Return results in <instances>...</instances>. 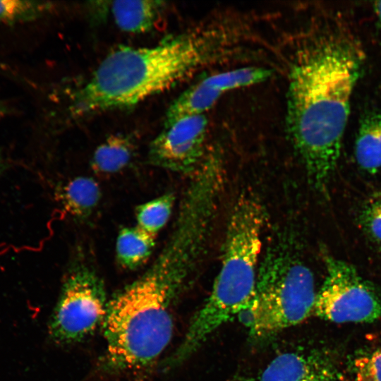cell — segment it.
Returning a JSON list of instances; mask_svg holds the SVG:
<instances>
[{
  "instance_id": "1",
  "label": "cell",
  "mask_w": 381,
  "mask_h": 381,
  "mask_svg": "<svg viewBox=\"0 0 381 381\" xmlns=\"http://www.w3.org/2000/svg\"><path fill=\"white\" fill-rule=\"evenodd\" d=\"M361 62L350 40L325 34L303 45L290 68L288 132L309 182L320 192L339 157Z\"/></svg>"
},
{
  "instance_id": "2",
  "label": "cell",
  "mask_w": 381,
  "mask_h": 381,
  "mask_svg": "<svg viewBox=\"0 0 381 381\" xmlns=\"http://www.w3.org/2000/svg\"><path fill=\"white\" fill-rule=\"evenodd\" d=\"M207 246L206 237L198 227L176 224L150 267L108 301L103 320L104 370L143 368L164 350L172 337L174 305Z\"/></svg>"
},
{
  "instance_id": "3",
  "label": "cell",
  "mask_w": 381,
  "mask_h": 381,
  "mask_svg": "<svg viewBox=\"0 0 381 381\" xmlns=\"http://www.w3.org/2000/svg\"><path fill=\"white\" fill-rule=\"evenodd\" d=\"M243 34L231 23H211L155 46L117 49L76 90L71 114L82 117L135 106L230 56L243 42Z\"/></svg>"
},
{
  "instance_id": "4",
  "label": "cell",
  "mask_w": 381,
  "mask_h": 381,
  "mask_svg": "<svg viewBox=\"0 0 381 381\" xmlns=\"http://www.w3.org/2000/svg\"><path fill=\"white\" fill-rule=\"evenodd\" d=\"M266 212L260 199L243 193L225 232L222 264L210 294L192 318L183 341L167 360L175 367L195 353L219 328L248 310L261 260Z\"/></svg>"
},
{
  "instance_id": "5",
  "label": "cell",
  "mask_w": 381,
  "mask_h": 381,
  "mask_svg": "<svg viewBox=\"0 0 381 381\" xmlns=\"http://www.w3.org/2000/svg\"><path fill=\"white\" fill-rule=\"evenodd\" d=\"M317 291L313 274L296 238L282 231L262 257L255 289L248 309L251 341L262 342L314 314Z\"/></svg>"
},
{
  "instance_id": "6",
  "label": "cell",
  "mask_w": 381,
  "mask_h": 381,
  "mask_svg": "<svg viewBox=\"0 0 381 381\" xmlns=\"http://www.w3.org/2000/svg\"><path fill=\"white\" fill-rule=\"evenodd\" d=\"M107 304L104 282L96 271L83 262L72 266L49 322L51 338L60 344L87 338L103 322Z\"/></svg>"
},
{
  "instance_id": "7",
  "label": "cell",
  "mask_w": 381,
  "mask_h": 381,
  "mask_svg": "<svg viewBox=\"0 0 381 381\" xmlns=\"http://www.w3.org/2000/svg\"><path fill=\"white\" fill-rule=\"evenodd\" d=\"M314 314L336 323L371 322L381 317V298L351 264L329 255Z\"/></svg>"
},
{
  "instance_id": "8",
  "label": "cell",
  "mask_w": 381,
  "mask_h": 381,
  "mask_svg": "<svg viewBox=\"0 0 381 381\" xmlns=\"http://www.w3.org/2000/svg\"><path fill=\"white\" fill-rule=\"evenodd\" d=\"M207 126L204 114L185 116L164 126L150 144L148 162L171 171L194 174L207 155Z\"/></svg>"
},
{
  "instance_id": "9",
  "label": "cell",
  "mask_w": 381,
  "mask_h": 381,
  "mask_svg": "<svg viewBox=\"0 0 381 381\" xmlns=\"http://www.w3.org/2000/svg\"><path fill=\"white\" fill-rule=\"evenodd\" d=\"M270 75L269 70L261 67H245L211 75L190 86L171 104L164 126L185 116L204 114L222 94L262 83Z\"/></svg>"
},
{
  "instance_id": "10",
  "label": "cell",
  "mask_w": 381,
  "mask_h": 381,
  "mask_svg": "<svg viewBox=\"0 0 381 381\" xmlns=\"http://www.w3.org/2000/svg\"><path fill=\"white\" fill-rule=\"evenodd\" d=\"M253 381H345L333 363L315 351L296 349L275 356Z\"/></svg>"
},
{
  "instance_id": "11",
  "label": "cell",
  "mask_w": 381,
  "mask_h": 381,
  "mask_svg": "<svg viewBox=\"0 0 381 381\" xmlns=\"http://www.w3.org/2000/svg\"><path fill=\"white\" fill-rule=\"evenodd\" d=\"M107 5L116 25L131 33L149 31L163 8L160 1H115Z\"/></svg>"
},
{
  "instance_id": "12",
  "label": "cell",
  "mask_w": 381,
  "mask_h": 381,
  "mask_svg": "<svg viewBox=\"0 0 381 381\" xmlns=\"http://www.w3.org/2000/svg\"><path fill=\"white\" fill-rule=\"evenodd\" d=\"M57 194L65 212L77 219L90 217L101 198L98 183L88 176L71 179L59 187Z\"/></svg>"
},
{
  "instance_id": "13",
  "label": "cell",
  "mask_w": 381,
  "mask_h": 381,
  "mask_svg": "<svg viewBox=\"0 0 381 381\" xmlns=\"http://www.w3.org/2000/svg\"><path fill=\"white\" fill-rule=\"evenodd\" d=\"M354 155L365 171L375 174L381 169V110L371 111L361 120Z\"/></svg>"
},
{
  "instance_id": "14",
  "label": "cell",
  "mask_w": 381,
  "mask_h": 381,
  "mask_svg": "<svg viewBox=\"0 0 381 381\" xmlns=\"http://www.w3.org/2000/svg\"><path fill=\"white\" fill-rule=\"evenodd\" d=\"M156 236L138 226L123 227L119 232L116 255L124 269L135 270L145 264L152 253Z\"/></svg>"
},
{
  "instance_id": "15",
  "label": "cell",
  "mask_w": 381,
  "mask_h": 381,
  "mask_svg": "<svg viewBox=\"0 0 381 381\" xmlns=\"http://www.w3.org/2000/svg\"><path fill=\"white\" fill-rule=\"evenodd\" d=\"M132 153V144L127 138L111 136L95 150L91 162L92 169L100 174L116 173L128 164Z\"/></svg>"
},
{
  "instance_id": "16",
  "label": "cell",
  "mask_w": 381,
  "mask_h": 381,
  "mask_svg": "<svg viewBox=\"0 0 381 381\" xmlns=\"http://www.w3.org/2000/svg\"><path fill=\"white\" fill-rule=\"evenodd\" d=\"M174 202V194L167 193L140 205L135 210L136 226L156 236L169 221Z\"/></svg>"
},
{
  "instance_id": "17",
  "label": "cell",
  "mask_w": 381,
  "mask_h": 381,
  "mask_svg": "<svg viewBox=\"0 0 381 381\" xmlns=\"http://www.w3.org/2000/svg\"><path fill=\"white\" fill-rule=\"evenodd\" d=\"M48 1L0 0V23H25L42 17L52 9Z\"/></svg>"
},
{
  "instance_id": "18",
  "label": "cell",
  "mask_w": 381,
  "mask_h": 381,
  "mask_svg": "<svg viewBox=\"0 0 381 381\" xmlns=\"http://www.w3.org/2000/svg\"><path fill=\"white\" fill-rule=\"evenodd\" d=\"M353 371L356 381H381V348L356 358Z\"/></svg>"
},
{
  "instance_id": "19",
  "label": "cell",
  "mask_w": 381,
  "mask_h": 381,
  "mask_svg": "<svg viewBox=\"0 0 381 381\" xmlns=\"http://www.w3.org/2000/svg\"><path fill=\"white\" fill-rule=\"evenodd\" d=\"M361 222L368 235L381 245V200L365 206L361 214Z\"/></svg>"
},
{
  "instance_id": "20",
  "label": "cell",
  "mask_w": 381,
  "mask_h": 381,
  "mask_svg": "<svg viewBox=\"0 0 381 381\" xmlns=\"http://www.w3.org/2000/svg\"><path fill=\"white\" fill-rule=\"evenodd\" d=\"M374 11L381 25V1H376L373 5Z\"/></svg>"
},
{
  "instance_id": "21",
  "label": "cell",
  "mask_w": 381,
  "mask_h": 381,
  "mask_svg": "<svg viewBox=\"0 0 381 381\" xmlns=\"http://www.w3.org/2000/svg\"><path fill=\"white\" fill-rule=\"evenodd\" d=\"M8 112L7 107L6 104L0 99V119L4 116V115Z\"/></svg>"
},
{
  "instance_id": "22",
  "label": "cell",
  "mask_w": 381,
  "mask_h": 381,
  "mask_svg": "<svg viewBox=\"0 0 381 381\" xmlns=\"http://www.w3.org/2000/svg\"><path fill=\"white\" fill-rule=\"evenodd\" d=\"M2 169H3V159H2L1 155L0 153V173Z\"/></svg>"
}]
</instances>
